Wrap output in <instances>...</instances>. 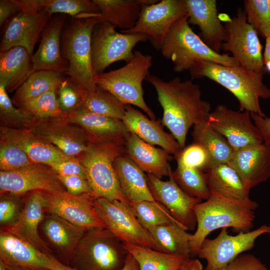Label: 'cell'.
<instances>
[{
	"instance_id": "obj_1",
	"label": "cell",
	"mask_w": 270,
	"mask_h": 270,
	"mask_svg": "<svg viewBox=\"0 0 270 270\" xmlns=\"http://www.w3.org/2000/svg\"><path fill=\"white\" fill-rule=\"evenodd\" d=\"M146 80L155 88L162 110V124L183 149L190 128L206 120L210 112V103L202 98L200 86L178 77L165 81L149 74Z\"/></svg>"
},
{
	"instance_id": "obj_2",
	"label": "cell",
	"mask_w": 270,
	"mask_h": 270,
	"mask_svg": "<svg viewBox=\"0 0 270 270\" xmlns=\"http://www.w3.org/2000/svg\"><path fill=\"white\" fill-rule=\"evenodd\" d=\"M210 194L195 208L197 224L190 240L191 258L197 256L202 242L214 230L230 228L236 232H247L254 226V210L258 206L256 201H238Z\"/></svg>"
},
{
	"instance_id": "obj_3",
	"label": "cell",
	"mask_w": 270,
	"mask_h": 270,
	"mask_svg": "<svg viewBox=\"0 0 270 270\" xmlns=\"http://www.w3.org/2000/svg\"><path fill=\"white\" fill-rule=\"evenodd\" d=\"M193 78H208L230 91L238 100L240 111L262 117L266 115L260 98H270V89L264 82V74L240 66H225L206 60H196L189 70Z\"/></svg>"
},
{
	"instance_id": "obj_4",
	"label": "cell",
	"mask_w": 270,
	"mask_h": 270,
	"mask_svg": "<svg viewBox=\"0 0 270 270\" xmlns=\"http://www.w3.org/2000/svg\"><path fill=\"white\" fill-rule=\"evenodd\" d=\"M163 56L172 61L174 70H188L196 60H206L225 65L239 66L227 54L211 49L192 30L186 14L176 20L166 34L160 50Z\"/></svg>"
},
{
	"instance_id": "obj_5",
	"label": "cell",
	"mask_w": 270,
	"mask_h": 270,
	"mask_svg": "<svg viewBox=\"0 0 270 270\" xmlns=\"http://www.w3.org/2000/svg\"><path fill=\"white\" fill-rule=\"evenodd\" d=\"M152 56L136 50L132 58L123 66L106 72L94 74V83L126 105H133L146 112L150 119L156 116L144 98L142 82L148 76Z\"/></svg>"
},
{
	"instance_id": "obj_6",
	"label": "cell",
	"mask_w": 270,
	"mask_h": 270,
	"mask_svg": "<svg viewBox=\"0 0 270 270\" xmlns=\"http://www.w3.org/2000/svg\"><path fill=\"white\" fill-rule=\"evenodd\" d=\"M99 14L72 18L62 35V52L68 63L66 74L84 88L94 84L92 38L96 25L100 22Z\"/></svg>"
},
{
	"instance_id": "obj_7",
	"label": "cell",
	"mask_w": 270,
	"mask_h": 270,
	"mask_svg": "<svg viewBox=\"0 0 270 270\" xmlns=\"http://www.w3.org/2000/svg\"><path fill=\"white\" fill-rule=\"evenodd\" d=\"M128 252L123 242L104 228L87 230L69 266L76 270H121Z\"/></svg>"
},
{
	"instance_id": "obj_8",
	"label": "cell",
	"mask_w": 270,
	"mask_h": 270,
	"mask_svg": "<svg viewBox=\"0 0 270 270\" xmlns=\"http://www.w3.org/2000/svg\"><path fill=\"white\" fill-rule=\"evenodd\" d=\"M124 144H92L84 154L82 164L94 198H105L128 203L123 194L114 166L116 158L125 154Z\"/></svg>"
},
{
	"instance_id": "obj_9",
	"label": "cell",
	"mask_w": 270,
	"mask_h": 270,
	"mask_svg": "<svg viewBox=\"0 0 270 270\" xmlns=\"http://www.w3.org/2000/svg\"><path fill=\"white\" fill-rule=\"evenodd\" d=\"M218 15L224 22L228 32L227 40L222 44V49L232 53V56L239 65L250 70L263 74L266 72L264 65L262 46L258 34L249 24L246 14L241 8H238L236 16L232 18L226 14Z\"/></svg>"
},
{
	"instance_id": "obj_10",
	"label": "cell",
	"mask_w": 270,
	"mask_h": 270,
	"mask_svg": "<svg viewBox=\"0 0 270 270\" xmlns=\"http://www.w3.org/2000/svg\"><path fill=\"white\" fill-rule=\"evenodd\" d=\"M94 205L105 228L122 242L156 250L153 237L140 224L130 204L100 198L94 199Z\"/></svg>"
},
{
	"instance_id": "obj_11",
	"label": "cell",
	"mask_w": 270,
	"mask_h": 270,
	"mask_svg": "<svg viewBox=\"0 0 270 270\" xmlns=\"http://www.w3.org/2000/svg\"><path fill=\"white\" fill-rule=\"evenodd\" d=\"M112 24L98 23L92 38V60L94 74L104 72L111 64L120 60L126 62L133 58L134 47L140 42L148 40L139 33L118 32Z\"/></svg>"
},
{
	"instance_id": "obj_12",
	"label": "cell",
	"mask_w": 270,
	"mask_h": 270,
	"mask_svg": "<svg viewBox=\"0 0 270 270\" xmlns=\"http://www.w3.org/2000/svg\"><path fill=\"white\" fill-rule=\"evenodd\" d=\"M227 229L222 228L216 238H206L202 242L197 256L206 260L204 270H219L224 267L244 252L252 249L256 238L268 232L266 224L234 236L229 234Z\"/></svg>"
},
{
	"instance_id": "obj_13",
	"label": "cell",
	"mask_w": 270,
	"mask_h": 270,
	"mask_svg": "<svg viewBox=\"0 0 270 270\" xmlns=\"http://www.w3.org/2000/svg\"><path fill=\"white\" fill-rule=\"evenodd\" d=\"M206 120L226 140L234 151L264 142L248 111H236L220 104L212 110Z\"/></svg>"
},
{
	"instance_id": "obj_14",
	"label": "cell",
	"mask_w": 270,
	"mask_h": 270,
	"mask_svg": "<svg viewBox=\"0 0 270 270\" xmlns=\"http://www.w3.org/2000/svg\"><path fill=\"white\" fill-rule=\"evenodd\" d=\"M187 14L184 0H162L143 6L136 25L123 33H139L148 36L160 50L164 39L174 22Z\"/></svg>"
},
{
	"instance_id": "obj_15",
	"label": "cell",
	"mask_w": 270,
	"mask_h": 270,
	"mask_svg": "<svg viewBox=\"0 0 270 270\" xmlns=\"http://www.w3.org/2000/svg\"><path fill=\"white\" fill-rule=\"evenodd\" d=\"M172 172L171 170L168 180L147 174L150 190L156 201L164 206L182 228L192 230L197 224L195 208L202 200L184 192L174 180Z\"/></svg>"
},
{
	"instance_id": "obj_16",
	"label": "cell",
	"mask_w": 270,
	"mask_h": 270,
	"mask_svg": "<svg viewBox=\"0 0 270 270\" xmlns=\"http://www.w3.org/2000/svg\"><path fill=\"white\" fill-rule=\"evenodd\" d=\"M45 166L33 162L16 170H0L1 194L19 195L35 190L52 193L66 191L58 174Z\"/></svg>"
},
{
	"instance_id": "obj_17",
	"label": "cell",
	"mask_w": 270,
	"mask_h": 270,
	"mask_svg": "<svg viewBox=\"0 0 270 270\" xmlns=\"http://www.w3.org/2000/svg\"><path fill=\"white\" fill-rule=\"evenodd\" d=\"M45 192V212L58 216L86 230L104 228L94 205L92 194L73 195L66 191Z\"/></svg>"
},
{
	"instance_id": "obj_18",
	"label": "cell",
	"mask_w": 270,
	"mask_h": 270,
	"mask_svg": "<svg viewBox=\"0 0 270 270\" xmlns=\"http://www.w3.org/2000/svg\"><path fill=\"white\" fill-rule=\"evenodd\" d=\"M44 192H30L16 220L1 228L0 231L12 234L32 245L41 252L52 254V250L39 234L38 228L45 216Z\"/></svg>"
},
{
	"instance_id": "obj_19",
	"label": "cell",
	"mask_w": 270,
	"mask_h": 270,
	"mask_svg": "<svg viewBox=\"0 0 270 270\" xmlns=\"http://www.w3.org/2000/svg\"><path fill=\"white\" fill-rule=\"evenodd\" d=\"M50 18L44 11H22L14 15L4 31L0 51L21 46L32 56L36 44Z\"/></svg>"
},
{
	"instance_id": "obj_20",
	"label": "cell",
	"mask_w": 270,
	"mask_h": 270,
	"mask_svg": "<svg viewBox=\"0 0 270 270\" xmlns=\"http://www.w3.org/2000/svg\"><path fill=\"white\" fill-rule=\"evenodd\" d=\"M42 239L52 252L69 266L74 253L86 231L63 218L51 214L45 215L40 228Z\"/></svg>"
},
{
	"instance_id": "obj_21",
	"label": "cell",
	"mask_w": 270,
	"mask_h": 270,
	"mask_svg": "<svg viewBox=\"0 0 270 270\" xmlns=\"http://www.w3.org/2000/svg\"><path fill=\"white\" fill-rule=\"evenodd\" d=\"M189 24L197 26L200 38L214 51L220 53L228 38V32L218 14L216 0H184Z\"/></svg>"
},
{
	"instance_id": "obj_22",
	"label": "cell",
	"mask_w": 270,
	"mask_h": 270,
	"mask_svg": "<svg viewBox=\"0 0 270 270\" xmlns=\"http://www.w3.org/2000/svg\"><path fill=\"white\" fill-rule=\"evenodd\" d=\"M227 164L250 190L270 177V146L263 142L234 151Z\"/></svg>"
},
{
	"instance_id": "obj_23",
	"label": "cell",
	"mask_w": 270,
	"mask_h": 270,
	"mask_svg": "<svg viewBox=\"0 0 270 270\" xmlns=\"http://www.w3.org/2000/svg\"><path fill=\"white\" fill-rule=\"evenodd\" d=\"M63 118L80 126L98 143H125L130 134L122 120L93 113L80 107L67 112Z\"/></svg>"
},
{
	"instance_id": "obj_24",
	"label": "cell",
	"mask_w": 270,
	"mask_h": 270,
	"mask_svg": "<svg viewBox=\"0 0 270 270\" xmlns=\"http://www.w3.org/2000/svg\"><path fill=\"white\" fill-rule=\"evenodd\" d=\"M64 17L58 16L48 22L42 32L38 48L32 54L33 72L46 70L66 72L68 62L60 48V36Z\"/></svg>"
},
{
	"instance_id": "obj_25",
	"label": "cell",
	"mask_w": 270,
	"mask_h": 270,
	"mask_svg": "<svg viewBox=\"0 0 270 270\" xmlns=\"http://www.w3.org/2000/svg\"><path fill=\"white\" fill-rule=\"evenodd\" d=\"M122 121L130 132L150 144L161 147L175 158L182 150L174 136L164 130L158 120L148 118L130 105L126 106Z\"/></svg>"
},
{
	"instance_id": "obj_26",
	"label": "cell",
	"mask_w": 270,
	"mask_h": 270,
	"mask_svg": "<svg viewBox=\"0 0 270 270\" xmlns=\"http://www.w3.org/2000/svg\"><path fill=\"white\" fill-rule=\"evenodd\" d=\"M125 154L144 172L160 178L168 176L172 170L170 154L162 148L150 144L130 132L124 144Z\"/></svg>"
},
{
	"instance_id": "obj_27",
	"label": "cell",
	"mask_w": 270,
	"mask_h": 270,
	"mask_svg": "<svg viewBox=\"0 0 270 270\" xmlns=\"http://www.w3.org/2000/svg\"><path fill=\"white\" fill-rule=\"evenodd\" d=\"M48 255L28 242L0 231V260L6 265L49 270Z\"/></svg>"
},
{
	"instance_id": "obj_28",
	"label": "cell",
	"mask_w": 270,
	"mask_h": 270,
	"mask_svg": "<svg viewBox=\"0 0 270 270\" xmlns=\"http://www.w3.org/2000/svg\"><path fill=\"white\" fill-rule=\"evenodd\" d=\"M114 166L122 192L130 204L157 202L150 190L144 172L126 154L118 156Z\"/></svg>"
},
{
	"instance_id": "obj_29",
	"label": "cell",
	"mask_w": 270,
	"mask_h": 270,
	"mask_svg": "<svg viewBox=\"0 0 270 270\" xmlns=\"http://www.w3.org/2000/svg\"><path fill=\"white\" fill-rule=\"evenodd\" d=\"M1 136V138L12 142L20 146L34 163L50 166L70 157L52 144L26 130L2 128Z\"/></svg>"
},
{
	"instance_id": "obj_30",
	"label": "cell",
	"mask_w": 270,
	"mask_h": 270,
	"mask_svg": "<svg viewBox=\"0 0 270 270\" xmlns=\"http://www.w3.org/2000/svg\"><path fill=\"white\" fill-rule=\"evenodd\" d=\"M32 56L24 48L16 46L0 52V84L6 91L17 90L32 73Z\"/></svg>"
},
{
	"instance_id": "obj_31",
	"label": "cell",
	"mask_w": 270,
	"mask_h": 270,
	"mask_svg": "<svg viewBox=\"0 0 270 270\" xmlns=\"http://www.w3.org/2000/svg\"><path fill=\"white\" fill-rule=\"evenodd\" d=\"M100 10V22H106L121 30L134 28L143 6L158 0H92Z\"/></svg>"
},
{
	"instance_id": "obj_32",
	"label": "cell",
	"mask_w": 270,
	"mask_h": 270,
	"mask_svg": "<svg viewBox=\"0 0 270 270\" xmlns=\"http://www.w3.org/2000/svg\"><path fill=\"white\" fill-rule=\"evenodd\" d=\"M204 174L210 192L238 201L250 199V190L246 186L236 171L227 163L210 168Z\"/></svg>"
},
{
	"instance_id": "obj_33",
	"label": "cell",
	"mask_w": 270,
	"mask_h": 270,
	"mask_svg": "<svg viewBox=\"0 0 270 270\" xmlns=\"http://www.w3.org/2000/svg\"><path fill=\"white\" fill-rule=\"evenodd\" d=\"M18 3L22 11H44L50 16L58 13L68 14L74 18L100 14L92 0H18Z\"/></svg>"
},
{
	"instance_id": "obj_34",
	"label": "cell",
	"mask_w": 270,
	"mask_h": 270,
	"mask_svg": "<svg viewBox=\"0 0 270 270\" xmlns=\"http://www.w3.org/2000/svg\"><path fill=\"white\" fill-rule=\"evenodd\" d=\"M192 127L193 142L200 144L206 151L210 160V168L228 163L234 151L226 140L212 128L206 120Z\"/></svg>"
},
{
	"instance_id": "obj_35",
	"label": "cell",
	"mask_w": 270,
	"mask_h": 270,
	"mask_svg": "<svg viewBox=\"0 0 270 270\" xmlns=\"http://www.w3.org/2000/svg\"><path fill=\"white\" fill-rule=\"evenodd\" d=\"M156 246V250L191 258L192 234L176 223L156 226L148 230Z\"/></svg>"
},
{
	"instance_id": "obj_36",
	"label": "cell",
	"mask_w": 270,
	"mask_h": 270,
	"mask_svg": "<svg viewBox=\"0 0 270 270\" xmlns=\"http://www.w3.org/2000/svg\"><path fill=\"white\" fill-rule=\"evenodd\" d=\"M79 107L92 112L122 120L126 106L95 84L88 88H80Z\"/></svg>"
},
{
	"instance_id": "obj_37",
	"label": "cell",
	"mask_w": 270,
	"mask_h": 270,
	"mask_svg": "<svg viewBox=\"0 0 270 270\" xmlns=\"http://www.w3.org/2000/svg\"><path fill=\"white\" fill-rule=\"evenodd\" d=\"M123 245L136 260L140 270H178L191 259L126 243L123 242Z\"/></svg>"
},
{
	"instance_id": "obj_38",
	"label": "cell",
	"mask_w": 270,
	"mask_h": 270,
	"mask_svg": "<svg viewBox=\"0 0 270 270\" xmlns=\"http://www.w3.org/2000/svg\"><path fill=\"white\" fill-rule=\"evenodd\" d=\"M62 74L46 70L34 72L17 89L12 103L21 106L29 100L52 90H57L64 79Z\"/></svg>"
},
{
	"instance_id": "obj_39",
	"label": "cell",
	"mask_w": 270,
	"mask_h": 270,
	"mask_svg": "<svg viewBox=\"0 0 270 270\" xmlns=\"http://www.w3.org/2000/svg\"><path fill=\"white\" fill-rule=\"evenodd\" d=\"M35 134L53 144L64 154L69 156L84 154L90 149L91 142L86 140L82 136L58 127L40 126L35 130Z\"/></svg>"
},
{
	"instance_id": "obj_40",
	"label": "cell",
	"mask_w": 270,
	"mask_h": 270,
	"mask_svg": "<svg viewBox=\"0 0 270 270\" xmlns=\"http://www.w3.org/2000/svg\"><path fill=\"white\" fill-rule=\"evenodd\" d=\"M172 174L176 184L189 196L202 200L210 197L211 194L204 172L177 162Z\"/></svg>"
},
{
	"instance_id": "obj_41",
	"label": "cell",
	"mask_w": 270,
	"mask_h": 270,
	"mask_svg": "<svg viewBox=\"0 0 270 270\" xmlns=\"http://www.w3.org/2000/svg\"><path fill=\"white\" fill-rule=\"evenodd\" d=\"M130 204L140 224L148 230L170 223L180 225L167 210L158 202L142 201Z\"/></svg>"
},
{
	"instance_id": "obj_42",
	"label": "cell",
	"mask_w": 270,
	"mask_h": 270,
	"mask_svg": "<svg viewBox=\"0 0 270 270\" xmlns=\"http://www.w3.org/2000/svg\"><path fill=\"white\" fill-rule=\"evenodd\" d=\"M244 10L258 35L265 39L270 36V0H245Z\"/></svg>"
},
{
	"instance_id": "obj_43",
	"label": "cell",
	"mask_w": 270,
	"mask_h": 270,
	"mask_svg": "<svg viewBox=\"0 0 270 270\" xmlns=\"http://www.w3.org/2000/svg\"><path fill=\"white\" fill-rule=\"evenodd\" d=\"M56 90H52L26 101L22 108L40 118H58L62 114L56 97Z\"/></svg>"
},
{
	"instance_id": "obj_44",
	"label": "cell",
	"mask_w": 270,
	"mask_h": 270,
	"mask_svg": "<svg viewBox=\"0 0 270 270\" xmlns=\"http://www.w3.org/2000/svg\"><path fill=\"white\" fill-rule=\"evenodd\" d=\"M33 163L26 154L17 144L1 138L0 168L2 171L18 170Z\"/></svg>"
},
{
	"instance_id": "obj_45",
	"label": "cell",
	"mask_w": 270,
	"mask_h": 270,
	"mask_svg": "<svg viewBox=\"0 0 270 270\" xmlns=\"http://www.w3.org/2000/svg\"><path fill=\"white\" fill-rule=\"evenodd\" d=\"M0 113L2 120L14 124L27 126L33 120V116L28 112L14 106L5 86L2 84H0Z\"/></svg>"
},
{
	"instance_id": "obj_46",
	"label": "cell",
	"mask_w": 270,
	"mask_h": 270,
	"mask_svg": "<svg viewBox=\"0 0 270 270\" xmlns=\"http://www.w3.org/2000/svg\"><path fill=\"white\" fill-rule=\"evenodd\" d=\"M177 162L205 172L210 168L209 156L200 144L193 142L182 150L176 158Z\"/></svg>"
},
{
	"instance_id": "obj_47",
	"label": "cell",
	"mask_w": 270,
	"mask_h": 270,
	"mask_svg": "<svg viewBox=\"0 0 270 270\" xmlns=\"http://www.w3.org/2000/svg\"><path fill=\"white\" fill-rule=\"evenodd\" d=\"M57 90L58 102L62 112H67L80 106V88L69 78L62 80Z\"/></svg>"
},
{
	"instance_id": "obj_48",
	"label": "cell",
	"mask_w": 270,
	"mask_h": 270,
	"mask_svg": "<svg viewBox=\"0 0 270 270\" xmlns=\"http://www.w3.org/2000/svg\"><path fill=\"white\" fill-rule=\"evenodd\" d=\"M20 203L14 197L1 196L0 200V223L2 227L12 224L21 210Z\"/></svg>"
},
{
	"instance_id": "obj_49",
	"label": "cell",
	"mask_w": 270,
	"mask_h": 270,
	"mask_svg": "<svg viewBox=\"0 0 270 270\" xmlns=\"http://www.w3.org/2000/svg\"><path fill=\"white\" fill-rule=\"evenodd\" d=\"M219 270H270L254 255L242 254Z\"/></svg>"
},
{
	"instance_id": "obj_50",
	"label": "cell",
	"mask_w": 270,
	"mask_h": 270,
	"mask_svg": "<svg viewBox=\"0 0 270 270\" xmlns=\"http://www.w3.org/2000/svg\"><path fill=\"white\" fill-rule=\"evenodd\" d=\"M58 175L68 193L73 195L92 194V190L86 178L78 175Z\"/></svg>"
},
{
	"instance_id": "obj_51",
	"label": "cell",
	"mask_w": 270,
	"mask_h": 270,
	"mask_svg": "<svg viewBox=\"0 0 270 270\" xmlns=\"http://www.w3.org/2000/svg\"><path fill=\"white\" fill-rule=\"evenodd\" d=\"M50 167L58 174L78 175L87 178L86 171L82 164L73 156L57 162Z\"/></svg>"
},
{
	"instance_id": "obj_52",
	"label": "cell",
	"mask_w": 270,
	"mask_h": 270,
	"mask_svg": "<svg viewBox=\"0 0 270 270\" xmlns=\"http://www.w3.org/2000/svg\"><path fill=\"white\" fill-rule=\"evenodd\" d=\"M250 116L262 137L264 142L270 146V117H262L254 113H250Z\"/></svg>"
},
{
	"instance_id": "obj_53",
	"label": "cell",
	"mask_w": 270,
	"mask_h": 270,
	"mask_svg": "<svg viewBox=\"0 0 270 270\" xmlns=\"http://www.w3.org/2000/svg\"><path fill=\"white\" fill-rule=\"evenodd\" d=\"M21 12L16 0H0V25L12 16Z\"/></svg>"
},
{
	"instance_id": "obj_54",
	"label": "cell",
	"mask_w": 270,
	"mask_h": 270,
	"mask_svg": "<svg viewBox=\"0 0 270 270\" xmlns=\"http://www.w3.org/2000/svg\"><path fill=\"white\" fill-rule=\"evenodd\" d=\"M48 269L49 270H76L75 268L65 264L60 260L49 254Z\"/></svg>"
},
{
	"instance_id": "obj_55",
	"label": "cell",
	"mask_w": 270,
	"mask_h": 270,
	"mask_svg": "<svg viewBox=\"0 0 270 270\" xmlns=\"http://www.w3.org/2000/svg\"><path fill=\"white\" fill-rule=\"evenodd\" d=\"M263 59L266 72H270V36L266 39Z\"/></svg>"
},
{
	"instance_id": "obj_56",
	"label": "cell",
	"mask_w": 270,
	"mask_h": 270,
	"mask_svg": "<svg viewBox=\"0 0 270 270\" xmlns=\"http://www.w3.org/2000/svg\"><path fill=\"white\" fill-rule=\"evenodd\" d=\"M121 270H140L138 262L134 258L128 254L124 265Z\"/></svg>"
},
{
	"instance_id": "obj_57",
	"label": "cell",
	"mask_w": 270,
	"mask_h": 270,
	"mask_svg": "<svg viewBox=\"0 0 270 270\" xmlns=\"http://www.w3.org/2000/svg\"><path fill=\"white\" fill-rule=\"evenodd\" d=\"M188 270H204L201 262L198 259L191 258Z\"/></svg>"
},
{
	"instance_id": "obj_58",
	"label": "cell",
	"mask_w": 270,
	"mask_h": 270,
	"mask_svg": "<svg viewBox=\"0 0 270 270\" xmlns=\"http://www.w3.org/2000/svg\"><path fill=\"white\" fill-rule=\"evenodd\" d=\"M5 266H6V270H42L32 268H29L9 266V265H6V264Z\"/></svg>"
},
{
	"instance_id": "obj_59",
	"label": "cell",
	"mask_w": 270,
	"mask_h": 270,
	"mask_svg": "<svg viewBox=\"0 0 270 270\" xmlns=\"http://www.w3.org/2000/svg\"><path fill=\"white\" fill-rule=\"evenodd\" d=\"M190 260L185 262L178 270H188L190 265Z\"/></svg>"
},
{
	"instance_id": "obj_60",
	"label": "cell",
	"mask_w": 270,
	"mask_h": 270,
	"mask_svg": "<svg viewBox=\"0 0 270 270\" xmlns=\"http://www.w3.org/2000/svg\"><path fill=\"white\" fill-rule=\"evenodd\" d=\"M0 270H6L4 264L1 260H0Z\"/></svg>"
},
{
	"instance_id": "obj_61",
	"label": "cell",
	"mask_w": 270,
	"mask_h": 270,
	"mask_svg": "<svg viewBox=\"0 0 270 270\" xmlns=\"http://www.w3.org/2000/svg\"><path fill=\"white\" fill-rule=\"evenodd\" d=\"M268 234H270V222L268 225Z\"/></svg>"
}]
</instances>
